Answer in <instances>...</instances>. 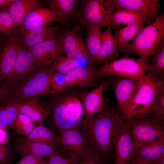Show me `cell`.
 <instances>
[{"label":"cell","mask_w":164,"mask_h":164,"mask_svg":"<svg viewBox=\"0 0 164 164\" xmlns=\"http://www.w3.org/2000/svg\"><path fill=\"white\" fill-rule=\"evenodd\" d=\"M122 119L116 106L105 99L101 111L88 119H84L80 125L93 150L107 164L114 160L113 142Z\"/></svg>","instance_id":"cell-1"},{"label":"cell","mask_w":164,"mask_h":164,"mask_svg":"<svg viewBox=\"0 0 164 164\" xmlns=\"http://www.w3.org/2000/svg\"><path fill=\"white\" fill-rule=\"evenodd\" d=\"M129 53L138 55L147 63L153 54L164 46V14L143 27L130 44Z\"/></svg>","instance_id":"cell-2"},{"label":"cell","mask_w":164,"mask_h":164,"mask_svg":"<svg viewBox=\"0 0 164 164\" xmlns=\"http://www.w3.org/2000/svg\"><path fill=\"white\" fill-rule=\"evenodd\" d=\"M164 81H158L147 73L139 80L137 90L128 105L120 115L122 119L143 115L154 101Z\"/></svg>","instance_id":"cell-3"},{"label":"cell","mask_w":164,"mask_h":164,"mask_svg":"<svg viewBox=\"0 0 164 164\" xmlns=\"http://www.w3.org/2000/svg\"><path fill=\"white\" fill-rule=\"evenodd\" d=\"M148 64L141 58H134L125 55L107 63L98 70L101 78L109 76L140 79L145 75Z\"/></svg>","instance_id":"cell-4"},{"label":"cell","mask_w":164,"mask_h":164,"mask_svg":"<svg viewBox=\"0 0 164 164\" xmlns=\"http://www.w3.org/2000/svg\"><path fill=\"white\" fill-rule=\"evenodd\" d=\"M128 120L135 147L164 138V121L143 115Z\"/></svg>","instance_id":"cell-5"},{"label":"cell","mask_w":164,"mask_h":164,"mask_svg":"<svg viewBox=\"0 0 164 164\" xmlns=\"http://www.w3.org/2000/svg\"><path fill=\"white\" fill-rule=\"evenodd\" d=\"M52 73L48 67L40 69L21 83L9 89L8 99L49 95Z\"/></svg>","instance_id":"cell-6"},{"label":"cell","mask_w":164,"mask_h":164,"mask_svg":"<svg viewBox=\"0 0 164 164\" xmlns=\"http://www.w3.org/2000/svg\"><path fill=\"white\" fill-rule=\"evenodd\" d=\"M115 11L111 0H82L73 18L79 26L86 28L102 24L104 19Z\"/></svg>","instance_id":"cell-7"},{"label":"cell","mask_w":164,"mask_h":164,"mask_svg":"<svg viewBox=\"0 0 164 164\" xmlns=\"http://www.w3.org/2000/svg\"><path fill=\"white\" fill-rule=\"evenodd\" d=\"M40 69L29 49L21 44L12 71L2 81L9 90Z\"/></svg>","instance_id":"cell-8"},{"label":"cell","mask_w":164,"mask_h":164,"mask_svg":"<svg viewBox=\"0 0 164 164\" xmlns=\"http://www.w3.org/2000/svg\"><path fill=\"white\" fill-rule=\"evenodd\" d=\"M46 96L44 102L49 110L47 116H49L52 128L60 132L80 125L69 113L58 92Z\"/></svg>","instance_id":"cell-9"},{"label":"cell","mask_w":164,"mask_h":164,"mask_svg":"<svg viewBox=\"0 0 164 164\" xmlns=\"http://www.w3.org/2000/svg\"><path fill=\"white\" fill-rule=\"evenodd\" d=\"M78 28H64L60 33L58 41L66 56L79 60L84 59L90 65L92 64L85 43L78 32Z\"/></svg>","instance_id":"cell-10"},{"label":"cell","mask_w":164,"mask_h":164,"mask_svg":"<svg viewBox=\"0 0 164 164\" xmlns=\"http://www.w3.org/2000/svg\"><path fill=\"white\" fill-rule=\"evenodd\" d=\"M135 149L128 119H122L114 141L113 164H130Z\"/></svg>","instance_id":"cell-11"},{"label":"cell","mask_w":164,"mask_h":164,"mask_svg":"<svg viewBox=\"0 0 164 164\" xmlns=\"http://www.w3.org/2000/svg\"><path fill=\"white\" fill-rule=\"evenodd\" d=\"M80 125L62 131L60 135L61 146L67 152L72 153L80 159L94 150Z\"/></svg>","instance_id":"cell-12"},{"label":"cell","mask_w":164,"mask_h":164,"mask_svg":"<svg viewBox=\"0 0 164 164\" xmlns=\"http://www.w3.org/2000/svg\"><path fill=\"white\" fill-rule=\"evenodd\" d=\"M16 134L13 139L14 150L15 153L21 156L31 155L48 158L55 154L63 155L66 153L62 147L56 148L47 144L27 141Z\"/></svg>","instance_id":"cell-13"},{"label":"cell","mask_w":164,"mask_h":164,"mask_svg":"<svg viewBox=\"0 0 164 164\" xmlns=\"http://www.w3.org/2000/svg\"><path fill=\"white\" fill-rule=\"evenodd\" d=\"M115 77L112 81L109 80V85L115 96L117 111L121 115L135 93L140 79Z\"/></svg>","instance_id":"cell-14"},{"label":"cell","mask_w":164,"mask_h":164,"mask_svg":"<svg viewBox=\"0 0 164 164\" xmlns=\"http://www.w3.org/2000/svg\"><path fill=\"white\" fill-rule=\"evenodd\" d=\"M109 85V80L105 78L99 86L91 91L85 90L81 96L83 113L85 119H88L100 113L104 105L103 91Z\"/></svg>","instance_id":"cell-15"},{"label":"cell","mask_w":164,"mask_h":164,"mask_svg":"<svg viewBox=\"0 0 164 164\" xmlns=\"http://www.w3.org/2000/svg\"><path fill=\"white\" fill-rule=\"evenodd\" d=\"M29 49L40 69L48 67L64 53L56 39L46 40Z\"/></svg>","instance_id":"cell-16"},{"label":"cell","mask_w":164,"mask_h":164,"mask_svg":"<svg viewBox=\"0 0 164 164\" xmlns=\"http://www.w3.org/2000/svg\"><path fill=\"white\" fill-rule=\"evenodd\" d=\"M98 71L94 65H91L74 69L65 75L66 88L79 87L87 89L98 86L100 78Z\"/></svg>","instance_id":"cell-17"},{"label":"cell","mask_w":164,"mask_h":164,"mask_svg":"<svg viewBox=\"0 0 164 164\" xmlns=\"http://www.w3.org/2000/svg\"><path fill=\"white\" fill-rule=\"evenodd\" d=\"M114 10L123 9L140 14L151 23L158 16L159 0H111Z\"/></svg>","instance_id":"cell-18"},{"label":"cell","mask_w":164,"mask_h":164,"mask_svg":"<svg viewBox=\"0 0 164 164\" xmlns=\"http://www.w3.org/2000/svg\"><path fill=\"white\" fill-rule=\"evenodd\" d=\"M21 46L19 37H8L0 47V82L2 81L12 71Z\"/></svg>","instance_id":"cell-19"},{"label":"cell","mask_w":164,"mask_h":164,"mask_svg":"<svg viewBox=\"0 0 164 164\" xmlns=\"http://www.w3.org/2000/svg\"><path fill=\"white\" fill-rule=\"evenodd\" d=\"M60 17L58 14L50 8L39 6L30 12L25 18L22 24L17 29L20 36L25 31L30 29L48 26L51 23L59 22Z\"/></svg>","instance_id":"cell-20"},{"label":"cell","mask_w":164,"mask_h":164,"mask_svg":"<svg viewBox=\"0 0 164 164\" xmlns=\"http://www.w3.org/2000/svg\"><path fill=\"white\" fill-rule=\"evenodd\" d=\"M148 23L141 21L126 25H119L114 28L113 35L117 47L119 52L124 53L125 55L130 54V44L129 42L133 39Z\"/></svg>","instance_id":"cell-21"},{"label":"cell","mask_w":164,"mask_h":164,"mask_svg":"<svg viewBox=\"0 0 164 164\" xmlns=\"http://www.w3.org/2000/svg\"><path fill=\"white\" fill-rule=\"evenodd\" d=\"M19 113L29 117L38 125H43V120L49 114L48 108L44 101L39 96L23 98L20 105Z\"/></svg>","instance_id":"cell-22"},{"label":"cell","mask_w":164,"mask_h":164,"mask_svg":"<svg viewBox=\"0 0 164 164\" xmlns=\"http://www.w3.org/2000/svg\"><path fill=\"white\" fill-rule=\"evenodd\" d=\"M59 33L58 26H48L30 29L18 37L22 45L29 48L48 39H58Z\"/></svg>","instance_id":"cell-23"},{"label":"cell","mask_w":164,"mask_h":164,"mask_svg":"<svg viewBox=\"0 0 164 164\" xmlns=\"http://www.w3.org/2000/svg\"><path fill=\"white\" fill-rule=\"evenodd\" d=\"M86 90L79 87H69L58 91L69 113L80 123L83 114L81 96Z\"/></svg>","instance_id":"cell-24"},{"label":"cell","mask_w":164,"mask_h":164,"mask_svg":"<svg viewBox=\"0 0 164 164\" xmlns=\"http://www.w3.org/2000/svg\"><path fill=\"white\" fill-rule=\"evenodd\" d=\"M163 156L164 138L135 146L131 161L138 160L150 164Z\"/></svg>","instance_id":"cell-25"},{"label":"cell","mask_w":164,"mask_h":164,"mask_svg":"<svg viewBox=\"0 0 164 164\" xmlns=\"http://www.w3.org/2000/svg\"><path fill=\"white\" fill-rule=\"evenodd\" d=\"M119 52L110 28L102 32L99 50L95 62L105 64L118 59Z\"/></svg>","instance_id":"cell-26"},{"label":"cell","mask_w":164,"mask_h":164,"mask_svg":"<svg viewBox=\"0 0 164 164\" xmlns=\"http://www.w3.org/2000/svg\"><path fill=\"white\" fill-rule=\"evenodd\" d=\"M141 21L150 22L143 15L129 10L119 9L115 10L103 20L102 25L107 28H114L120 24L128 25Z\"/></svg>","instance_id":"cell-27"},{"label":"cell","mask_w":164,"mask_h":164,"mask_svg":"<svg viewBox=\"0 0 164 164\" xmlns=\"http://www.w3.org/2000/svg\"><path fill=\"white\" fill-rule=\"evenodd\" d=\"M40 6L39 1L37 0H13L7 5L17 30L22 24L27 15Z\"/></svg>","instance_id":"cell-28"},{"label":"cell","mask_w":164,"mask_h":164,"mask_svg":"<svg viewBox=\"0 0 164 164\" xmlns=\"http://www.w3.org/2000/svg\"><path fill=\"white\" fill-rule=\"evenodd\" d=\"M24 138L29 141L47 144L55 148L61 146L60 134L57 133L51 128L43 125L36 126Z\"/></svg>","instance_id":"cell-29"},{"label":"cell","mask_w":164,"mask_h":164,"mask_svg":"<svg viewBox=\"0 0 164 164\" xmlns=\"http://www.w3.org/2000/svg\"><path fill=\"white\" fill-rule=\"evenodd\" d=\"M22 98H10L0 103V127L10 128L19 113Z\"/></svg>","instance_id":"cell-30"},{"label":"cell","mask_w":164,"mask_h":164,"mask_svg":"<svg viewBox=\"0 0 164 164\" xmlns=\"http://www.w3.org/2000/svg\"><path fill=\"white\" fill-rule=\"evenodd\" d=\"M50 8L56 12L60 17L59 24L65 23L73 19L76 15L79 2L78 0H49Z\"/></svg>","instance_id":"cell-31"},{"label":"cell","mask_w":164,"mask_h":164,"mask_svg":"<svg viewBox=\"0 0 164 164\" xmlns=\"http://www.w3.org/2000/svg\"><path fill=\"white\" fill-rule=\"evenodd\" d=\"M102 24H93L87 27L85 44L91 57L92 64L94 65L101 43L102 32Z\"/></svg>","instance_id":"cell-32"},{"label":"cell","mask_w":164,"mask_h":164,"mask_svg":"<svg viewBox=\"0 0 164 164\" xmlns=\"http://www.w3.org/2000/svg\"><path fill=\"white\" fill-rule=\"evenodd\" d=\"M150 64L147 73L158 81H164V46L155 52Z\"/></svg>","instance_id":"cell-33"},{"label":"cell","mask_w":164,"mask_h":164,"mask_svg":"<svg viewBox=\"0 0 164 164\" xmlns=\"http://www.w3.org/2000/svg\"><path fill=\"white\" fill-rule=\"evenodd\" d=\"M78 60L62 56L57 58L48 68L52 72L66 74L74 69L81 67Z\"/></svg>","instance_id":"cell-34"},{"label":"cell","mask_w":164,"mask_h":164,"mask_svg":"<svg viewBox=\"0 0 164 164\" xmlns=\"http://www.w3.org/2000/svg\"><path fill=\"white\" fill-rule=\"evenodd\" d=\"M143 115L164 121V83L159 89L153 102Z\"/></svg>","instance_id":"cell-35"},{"label":"cell","mask_w":164,"mask_h":164,"mask_svg":"<svg viewBox=\"0 0 164 164\" xmlns=\"http://www.w3.org/2000/svg\"><path fill=\"white\" fill-rule=\"evenodd\" d=\"M36 126L27 116L18 113L10 128L13 129L16 134L26 137Z\"/></svg>","instance_id":"cell-36"},{"label":"cell","mask_w":164,"mask_h":164,"mask_svg":"<svg viewBox=\"0 0 164 164\" xmlns=\"http://www.w3.org/2000/svg\"><path fill=\"white\" fill-rule=\"evenodd\" d=\"M7 5L0 9V32L9 37L15 33L17 30Z\"/></svg>","instance_id":"cell-37"},{"label":"cell","mask_w":164,"mask_h":164,"mask_svg":"<svg viewBox=\"0 0 164 164\" xmlns=\"http://www.w3.org/2000/svg\"><path fill=\"white\" fill-rule=\"evenodd\" d=\"M69 154L68 157L60 154H53L47 158L46 164H78L80 159L72 153Z\"/></svg>","instance_id":"cell-38"},{"label":"cell","mask_w":164,"mask_h":164,"mask_svg":"<svg viewBox=\"0 0 164 164\" xmlns=\"http://www.w3.org/2000/svg\"><path fill=\"white\" fill-rule=\"evenodd\" d=\"M65 75L52 72L50 77V93L49 94L66 88Z\"/></svg>","instance_id":"cell-39"},{"label":"cell","mask_w":164,"mask_h":164,"mask_svg":"<svg viewBox=\"0 0 164 164\" xmlns=\"http://www.w3.org/2000/svg\"><path fill=\"white\" fill-rule=\"evenodd\" d=\"M78 164H105L99 155L94 150L82 157Z\"/></svg>","instance_id":"cell-40"},{"label":"cell","mask_w":164,"mask_h":164,"mask_svg":"<svg viewBox=\"0 0 164 164\" xmlns=\"http://www.w3.org/2000/svg\"><path fill=\"white\" fill-rule=\"evenodd\" d=\"M42 158L31 155H24L14 164H33Z\"/></svg>","instance_id":"cell-41"},{"label":"cell","mask_w":164,"mask_h":164,"mask_svg":"<svg viewBox=\"0 0 164 164\" xmlns=\"http://www.w3.org/2000/svg\"><path fill=\"white\" fill-rule=\"evenodd\" d=\"M9 151L8 145L0 144V163L8 164Z\"/></svg>","instance_id":"cell-42"},{"label":"cell","mask_w":164,"mask_h":164,"mask_svg":"<svg viewBox=\"0 0 164 164\" xmlns=\"http://www.w3.org/2000/svg\"><path fill=\"white\" fill-rule=\"evenodd\" d=\"M9 89L3 82H0V103L8 99Z\"/></svg>","instance_id":"cell-43"},{"label":"cell","mask_w":164,"mask_h":164,"mask_svg":"<svg viewBox=\"0 0 164 164\" xmlns=\"http://www.w3.org/2000/svg\"><path fill=\"white\" fill-rule=\"evenodd\" d=\"M9 142V138L6 129L0 127V144L8 145Z\"/></svg>","instance_id":"cell-44"},{"label":"cell","mask_w":164,"mask_h":164,"mask_svg":"<svg viewBox=\"0 0 164 164\" xmlns=\"http://www.w3.org/2000/svg\"><path fill=\"white\" fill-rule=\"evenodd\" d=\"M13 0H0V9L7 5Z\"/></svg>","instance_id":"cell-45"},{"label":"cell","mask_w":164,"mask_h":164,"mask_svg":"<svg viewBox=\"0 0 164 164\" xmlns=\"http://www.w3.org/2000/svg\"><path fill=\"white\" fill-rule=\"evenodd\" d=\"M150 164H164V156L158 159Z\"/></svg>","instance_id":"cell-46"},{"label":"cell","mask_w":164,"mask_h":164,"mask_svg":"<svg viewBox=\"0 0 164 164\" xmlns=\"http://www.w3.org/2000/svg\"><path fill=\"white\" fill-rule=\"evenodd\" d=\"M130 164H150L149 163L143 161L138 160H132Z\"/></svg>","instance_id":"cell-47"},{"label":"cell","mask_w":164,"mask_h":164,"mask_svg":"<svg viewBox=\"0 0 164 164\" xmlns=\"http://www.w3.org/2000/svg\"><path fill=\"white\" fill-rule=\"evenodd\" d=\"M47 160L44 158H42L39 160L35 162L33 164H46Z\"/></svg>","instance_id":"cell-48"},{"label":"cell","mask_w":164,"mask_h":164,"mask_svg":"<svg viewBox=\"0 0 164 164\" xmlns=\"http://www.w3.org/2000/svg\"></svg>","instance_id":"cell-49"}]
</instances>
